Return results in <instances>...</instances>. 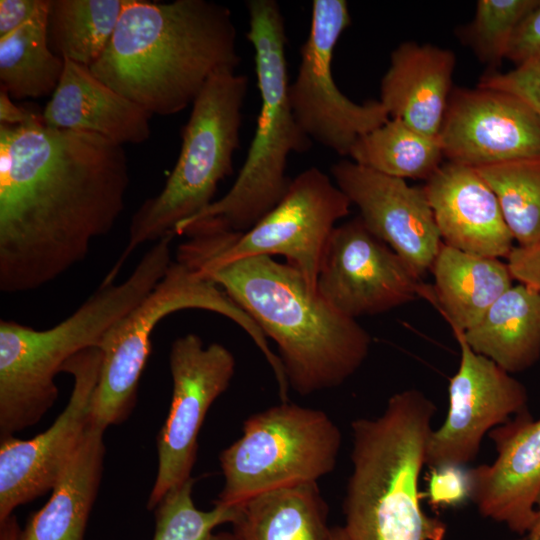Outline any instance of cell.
Here are the masks:
<instances>
[{"mask_svg": "<svg viewBox=\"0 0 540 540\" xmlns=\"http://www.w3.org/2000/svg\"><path fill=\"white\" fill-rule=\"evenodd\" d=\"M125 150L40 118L0 125V290L41 288L84 261L125 207Z\"/></svg>", "mask_w": 540, "mask_h": 540, "instance_id": "1", "label": "cell"}, {"mask_svg": "<svg viewBox=\"0 0 540 540\" xmlns=\"http://www.w3.org/2000/svg\"><path fill=\"white\" fill-rule=\"evenodd\" d=\"M241 58L231 10L207 0H126L91 72L151 115L192 105L216 73Z\"/></svg>", "mask_w": 540, "mask_h": 540, "instance_id": "2", "label": "cell"}, {"mask_svg": "<svg viewBox=\"0 0 540 540\" xmlns=\"http://www.w3.org/2000/svg\"><path fill=\"white\" fill-rule=\"evenodd\" d=\"M190 268L223 289L275 342L298 394L340 386L367 358L369 333L313 293L294 266L259 255Z\"/></svg>", "mask_w": 540, "mask_h": 540, "instance_id": "3", "label": "cell"}, {"mask_svg": "<svg viewBox=\"0 0 540 540\" xmlns=\"http://www.w3.org/2000/svg\"><path fill=\"white\" fill-rule=\"evenodd\" d=\"M436 406L422 391L392 395L383 413L351 423L352 472L343 503L349 540H444L420 505L418 482Z\"/></svg>", "mask_w": 540, "mask_h": 540, "instance_id": "4", "label": "cell"}, {"mask_svg": "<svg viewBox=\"0 0 540 540\" xmlns=\"http://www.w3.org/2000/svg\"><path fill=\"white\" fill-rule=\"evenodd\" d=\"M173 235L157 241L121 283L102 281L67 318L38 330L0 321V438L37 424L58 397L55 377L80 351L100 347L107 332L156 287L172 261Z\"/></svg>", "mask_w": 540, "mask_h": 540, "instance_id": "5", "label": "cell"}, {"mask_svg": "<svg viewBox=\"0 0 540 540\" xmlns=\"http://www.w3.org/2000/svg\"><path fill=\"white\" fill-rule=\"evenodd\" d=\"M246 34L254 51L260 110L255 132L239 174L220 199L180 222L175 236L196 224L234 232L254 226L283 198L291 183L286 174L291 153H304L312 140L298 125L289 100L285 19L275 0H249Z\"/></svg>", "mask_w": 540, "mask_h": 540, "instance_id": "6", "label": "cell"}, {"mask_svg": "<svg viewBox=\"0 0 540 540\" xmlns=\"http://www.w3.org/2000/svg\"><path fill=\"white\" fill-rule=\"evenodd\" d=\"M248 85L246 75L232 70L218 72L207 81L192 104L170 176L161 191L147 198L131 217L126 247L106 280L115 281L139 246L175 236L180 222L214 201L219 182L233 172Z\"/></svg>", "mask_w": 540, "mask_h": 540, "instance_id": "7", "label": "cell"}, {"mask_svg": "<svg viewBox=\"0 0 540 540\" xmlns=\"http://www.w3.org/2000/svg\"><path fill=\"white\" fill-rule=\"evenodd\" d=\"M351 202L317 167L299 173L278 204L245 232L211 224L189 227L176 260L189 267L225 263L251 256L281 255L317 294V280L336 222Z\"/></svg>", "mask_w": 540, "mask_h": 540, "instance_id": "8", "label": "cell"}, {"mask_svg": "<svg viewBox=\"0 0 540 540\" xmlns=\"http://www.w3.org/2000/svg\"><path fill=\"white\" fill-rule=\"evenodd\" d=\"M186 309H201L232 320L263 354L269 342L254 320L218 285L179 261H173L156 287L105 335L102 361L91 402V422L106 430L132 412L138 385L151 352V336L161 320Z\"/></svg>", "mask_w": 540, "mask_h": 540, "instance_id": "9", "label": "cell"}, {"mask_svg": "<svg viewBox=\"0 0 540 540\" xmlns=\"http://www.w3.org/2000/svg\"><path fill=\"white\" fill-rule=\"evenodd\" d=\"M341 431L322 410L282 402L248 417L239 439L219 455L224 486L216 501L237 507L253 497L331 473Z\"/></svg>", "mask_w": 540, "mask_h": 540, "instance_id": "10", "label": "cell"}, {"mask_svg": "<svg viewBox=\"0 0 540 540\" xmlns=\"http://www.w3.org/2000/svg\"><path fill=\"white\" fill-rule=\"evenodd\" d=\"M350 23L345 0L312 2L309 34L300 48L296 78L289 85L291 108L303 132L341 156H348L361 136L390 119L379 100L356 103L334 81V50Z\"/></svg>", "mask_w": 540, "mask_h": 540, "instance_id": "11", "label": "cell"}, {"mask_svg": "<svg viewBox=\"0 0 540 540\" xmlns=\"http://www.w3.org/2000/svg\"><path fill=\"white\" fill-rule=\"evenodd\" d=\"M169 366L172 398L156 440L158 469L147 501L150 510L192 478L201 426L211 405L229 387L236 361L224 345L205 346L200 336L188 333L172 342Z\"/></svg>", "mask_w": 540, "mask_h": 540, "instance_id": "12", "label": "cell"}, {"mask_svg": "<svg viewBox=\"0 0 540 540\" xmlns=\"http://www.w3.org/2000/svg\"><path fill=\"white\" fill-rule=\"evenodd\" d=\"M101 361V349L90 347L65 363L62 372L73 377V389L47 430L28 440L0 438V520L53 490L60 479L91 421Z\"/></svg>", "mask_w": 540, "mask_h": 540, "instance_id": "13", "label": "cell"}, {"mask_svg": "<svg viewBox=\"0 0 540 540\" xmlns=\"http://www.w3.org/2000/svg\"><path fill=\"white\" fill-rule=\"evenodd\" d=\"M420 279L357 217L335 227L317 280V294L356 319L390 311L420 297Z\"/></svg>", "mask_w": 540, "mask_h": 540, "instance_id": "14", "label": "cell"}, {"mask_svg": "<svg viewBox=\"0 0 540 540\" xmlns=\"http://www.w3.org/2000/svg\"><path fill=\"white\" fill-rule=\"evenodd\" d=\"M450 327L461 358L450 379L446 418L428 439L425 464L431 469L472 462L488 431L528 408L525 386L494 361L476 353L463 330Z\"/></svg>", "mask_w": 540, "mask_h": 540, "instance_id": "15", "label": "cell"}, {"mask_svg": "<svg viewBox=\"0 0 540 540\" xmlns=\"http://www.w3.org/2000/svg\"><path fill=\"white\" fill-rule=\"evenodd\" d=\"M444 157L474 168L540 156V117L510 93L451 92L439 134Z\"/></svg>", "mask_w": 540, "mask_h": 540, "instance_id": "16", "label": "cell"}, {"mask_svg": "<svg viewBox=\"0 0 540 540\" xmlns=\"http://www.w3.org/2000/svg\"><path fill=\"white\" fill-rule=\"evenodd\" d=\"M331 175L366 226L421 280L443 242L423 188L346 159L331 166Z\"/></svg>", "mask_w": 540, "mask_h": 540, "instance_id": "17", "label": "cell"}, {"mask_svg": "<svg viewBox=\"0 0 540 540\" xmlns=\"http://www.w3.org/2000/svg\"><path fill=\"white\" fill-rule=\"evenodd\" d=\"M489 436L497 457L468 470L470 499L481 515L522 536L533 523L540 492V419L527 408Z\"/></svg>", "mask_w": 540, "mask_h": 540, "instance_id": "18", "label": "cell"}, {"mask_svg": "<svg viewBox=\"0 0 540 540\" xmlns=\"http://www.w3.org/2000/svg\"><path fill=\"white\" fill-rule=\"evenodd\" d=\"M423 190L443 243L486 257L509 255L514 238L498 198L476 168L448 161Z\"/></svg>", "mask_w": 540, "mask_h": 540, "instance_id": "19", "label": "cell"}, {"mask_svg": "<svg viewBox=\"0 0 540 540\" xmlns=\"http://www.w3.org/2000/svg\"><path fill=\"white\" fill-rule=\"evenodd\" d=\"M64 61L60 81L42 112L45 125L94 133L122 146L149 139L153 115L98 79L90 67Z\"/></svg>", "mask_w": 540, "mask_h": 540, "instance_id": "20", "label": "cell"}, {"mask_svg": "<svg viewBox=\"0 0 540 540\" xmlns=\"http://www.w3.org/2000/svg\"><path fill=\"white\" fill-rule=\"evenodd\" d=\"M456 58L451 50L404 42L382 77L380 99L390 118L438 138L451 95Z\"/></svg>", "mask_w": 540, "mask_h": 540, "instance_id": "21", "label": "cell"}, {"mask_svg": "<svg viewBox=\"0 0 540 540\" xmlns=\"http://www.w3.org/2000/svg\"><path fill=\"white\" fill-rule=\"evenodd\" d=\"M434 285L421 284L420 297L430 301L450 326H474L510 287L512 276L499 258L480 256L442 242L430 269Z\"/></svg>", "mask_w": 540, "mask_h": 540, "instance_id": "22", "label": "cell"}, {"mask_svg": "<svg viewBox=\"0 0 540 540\" xmlns=\"http://www.w3.org/2000/svg\"><path fill=\"white\" fill-rule=\"evenodd\" d=\"M104 431L90 421L52 495L30 515L20 540H84L103 474Z\"/></svg>", "mask_w": 540, "mask_h": 540, "instance_id": "23", "label": "cell"}, {"mask_svg": "<svg viewBox=\"0 0 540 540\" xmlns=\"http://www.w3.org/2000/svg\"><path fill=\"white\" fill-rule=\"evenodd\" d=\"M463 333L476 353L505 371L526 370L540 357V292L522 283L510 287Z\"/></svg>", "mask_w": 540, "mask_h": 540, "instance_id": "24", "label": "cell"}, {"mask_svg": "<svg viewBox=\"0 0 540 540\" xmlns=\"http://www.w3.org/2000/svg\"><path fill=\"white\" fill-rule=\"evenodd\" d=\"M328 508L317 483L260 494L236 507L232 540H328Z\"/></svg>", "mask_w": 540, "mask_h": 540, "instance_id": "25", "label": "cell"}, {"mask_svg": "<svg viewBox=\"0 0 540 540\" xmlns=\"http://www.w3.org/2000/svg\"><path fill=\"white\" fill-rule=\"evenodd\" d=\"M50 0L25 24L0 38V81L12 99L52 95L65 61L49 46L47 18Z\"/></svg>", "mask_w": 540, "mask_h": 540, "instance_id": "26", "label": "cell"}, {"mask_svg": "<svg viewBox=\"0 0 540 540\" xmlns=\"http://www.w3.org/2000/svg\"><path fill=\"white\" fill-rule=\"evenodd\" d=\"M126 0H50L47 34L52 51L91 67L104 53Z\"/></svg>", "mask_w": 540, "mask_h": 540, "instance_id": "27", "label": "cell"}, {"mask_svg": "<svg viewBox=\"0 0 540 540\" xmlns=\"http://www.w3.org/2000/svg\"><path fill=\"white\" fill-rule=\"evenodd\" d=\"M351 161L400 179H429L442 165L438 138L426 136L397 118L361 136L352 146Z\"/></svg>", "mask_w": 540, "mask_h": 540, "instance_id": "28", "label": "cell"}, {"mask_svg": "<svg viewBox=\"0 0 540 540\" xmlns=\"http://www.w3.org/2000/svg\"><path fill=\"white\" fill-rule=\"evenodd\" d=\"M496 194L519 246L540 240V156L476 168Z\"/></svg>", "mask_w": 540, "mask_h": 540, "instance_id": "29", "label": "cell"}, {"mask_svg": "<svg viewBox=\"0 0 540 540\" xmlns=\"http://www.w3.org/2000/svg\"><path fill=\"white\" fill-rule=\"evenodd\" d=\"M194 479L170 490L155 508L153 540H209L212 530L232 523L236 507L215 503L213 509H198L192 498Z\"/></svg>", "mask_w": 540, "mask_h": 540, "instance_id": "30", "label": "cell"}, {"mask_svg": "<svg viewBox=\"0 0 540 540\" xmlns=\"http://www.w3.org/2000/svg\"><path fill=\"white\" fill-rule=\"evenodd\" d=\"M540 0H479L464 39L478 58L491 65L506 58L512 37Z\"/></svg>", "mask_w": 540, "mask_h": 540, "instance_id": "31", "label": "cell"}, {"mask_svg": "<svg viewBox=\"0 0 540 540\" xmlns=\"http://www.w3.org/2000/svg\"><path fill=\"white\" fill-rule=\"evenodd\" d=\"M478 86L501 90L523 100L540 117V64L515 67L481 77Z\"/></svg>", "mask_w": 540, "mask_h": 540, "instance_id": "32", "label": "cell"}, {"mask_svg": "<svg viewBox=\"0 0 540 540\" xmlns=\"http://www.w3.org/2000/svg\"><path fill=\"white\" fill-rule=\"evenodd\" d=\"M427 497L436 507L457 506L470 499L468 470L456 465L431 469Z\"/></svg>", "mask_w": 540, "mask_h": 540, "instance_id": "33", "label": "cell"}, {"mask_svg": "<svg viewBox=\"0 0 540 540\" xmlns=\"http://www.w3.org/2000/svg\"><path fill=\"white\" fill-rule=\"evenodd\" d=\"M506 58L513 62L515 67L540 64V3L516 29Z\"/></svg>", "mask_w": 540, "mask_h": 540, "instance_id": "34", "label": "cell"}, {"mask_svg": "<svg viewBox=\"0 0 540 540\" xmlns=\"http://www.w3.org/2000/svg\"><path fill=\"white\" fill-rule=\"evenodd\" d=\"M506 259L513 279L540 292V240L514 246Z\"/></svg>", "mask_w": 540, "mask_h": 540, "instance_id": "35", "label": "cell"}, {"mask_svg": "<svg viewBox=\"0 0 540 540\" xmlns=\"http://www.w3.org/2000/svg\"><path fill=\"white\" fill-rule=\"evenodd\" d=\"M42 0H0V38L25 24Z\"/></svg>", "mask_w": 540, "mask_h": 540, "instance_id": "36", "label": "cell"}, {"mask_svg": "<svg viewBox=\"0 0 540 540\" xmlns=\"http://www.w3.org/2000/svg\"><path fill=\"white\" fill-rule=\"evenodd\" d=\"M42 118V114L34 113L15 104L4 88H0V125L20 126Z\"/></svg>", "mask_w": 540, "mask_h": 540, "instance_id": "37", "label": "cell"}, {"mask_svg": "<svg viewBox=\"0 0 540 540\" xmlns=\"http://www.w3.org/2000/svg\"><path fill=\"white\" fill-rule=\"evenodd\" d=\"M21 531L13 514L0 520V540H20Z\"/></svg>", "mask_w": 540, "mask_h": 540, "instance_id": "38", "label": "cell"}, {"mask_svg": "<svg viewBox=\"0 0 540 540\" xmlns=\"http://www.w3.org/2000/svg\"><path fill=\"white\" fill-rule=\"evenodd\" d=\"M514 540H540V492L535 501V517L525 534Z\"/></svg>", "mask_w": 540, "mask_h": 540, "instance_id": "39", "label": "cell"}, {"mask_svg": "<svg viewBox=\"0 0 540 540\" xmlns=\"http://www.w3.org/2000/svg\"><path fill=\"white\" fill-rule=\"evenodd\" d=\"M328 540H349L344 527H331Z\"/></svg>", "mask_w": 540, "mask_h": 540, "instance_id": "40", "label": "cell"}, {"mask_svg": "<svg viewBox=\"0 0 540 540\" xmlns=\"http://www.w3.org/2000/svg\"><path fill=\"white\" fill-rule=\"evenodd\" d=\"M209 540H232V539L229 533V534L211 535Z\"/></svg>", "mask_w": 540, "mask_h": 540, "instance_id": "41", "label": "cell"}]
</instances>
